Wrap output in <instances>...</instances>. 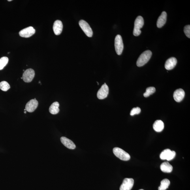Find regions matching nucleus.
<instances>
[{"instance_id": "1", "label": "nucleus", "mask_w": 190, "mask_h": 190, "mask_svg": "<svg viewBox=\"0 0 190 190\" xmlns=\"http://www.w3.org/2000/svg\"><path fill=\"white\" fill-rule=\"evenodd\" d=\"M152 53L151 51L147 50L143 52L137 61V65L139 67H142L148 62L150 59Z\"/></svg>"}, {"instance_id": "2", "label": "nucleus", "mask_w": 190, "mask_h": 190, "mask_svg": "<svg viewBox=\"0 0 190 190\" xmlns=\"http://www.w3.org/2000/svg\"><path fill=\"white\" fill-rule=\"evenodd\" d=\"M144 24V19L141 16H138L136 19L134 23V27L133 34L134 36H137L141 33L140 29L142 28Z\"/></svg>"}, {"instance_id": "3", "label": "nucleus", "mask_w": 190, "mask_h": 190, "mask_svg": "<svg viewBox=\"0 0 190 190\" xmlns=\"http://www.w3.org/2000/svg\"><path fill=\"white\" fill-rule=\"evenodd\" d=\"M113 153L116 156L123 161H127L130 159V155L120 148L116 147L113 149Z\"/></svg>"}, {"instance_id": "4", "label": "nucleus", "mask_w": 190, "mask_h": 190, "mask_svg": "<svg viewBox=\"0 0 190 190\" xmlns=\"http://www.w3.org/2000/svg\"><path fill=\"white\" fill-rule=\"evenodd\" d=\"M114 46L117 54L118 55H121L122 54L124 49V44L122 37L120 35H117L115 37Z\"/></svg>"}, {"instance_id": "5", "label": "nucleus", "mask_w": 190, "mask_h": 190, "mask_svg": "<svg viewBox=\"0 0 190 190\" xmlns=\"http://www.w3.org/2000/svg\"><path fill=\"white\" fill-rule=\"evenodd\" d=\"M176 153L175 151H171L169 149H166L163 150L160 155V158L162 160H167L170 161L174 158Z\"/></svg>"}, {"instance_id": "6", "label": "nucleus", "mask_w": 190, "mask_h": 190, "mask_svg": "<svg viewBox=\"0 0 190 190\" xmlns=\"http://www.w3.org/2000/svg\"><path fill=\"white\" fill-rule=\"evenodd\" d=\"M79 24L81 28L88 37H92L93 34L92 29L86 21L81 20L79 22Z\"/></svg>"}, {"instance_id": "7", "label": "nucleus", "mask_w": 190, "mask_h": 190, "mask_svg": "<svg viewBox=\"0 0 190 190\" xmlns=\"http://www.w3.org/2000/svg\"><path fill=\"white\" fill-rule=\"evenodd\" d=\"M35 76L34 70L31 68L25 70L23 75L22 78L24 82L28 83L31 82Z\"/></svg>"}, {"instance_id": "8", "label": "nucleus", "mask_w": 190, "mask_h": 190, "mask_svg": "<svg viewBox=\"0 0 190 190\" xmlns=\"http://www.w3.org/2000/svg\"><path fill=\"white\" fill-rule=\"evenodd\" d=\"M109 93V88L105 83L102 85L101 88L98 91L97 96L98 99H103L108 97Z\"/></svg>"}, {"instance_id": "9", "label": "nucleus", "mask_w": 190, "mask_h": 190, "mask_svg": "<svg viewBox=\"0 0 190 190\" xmlns=\"http://www.w3.org/2000/svg\"><path fill=\"white\" fill-rule=\"evenodd\" d=\"M134 180L132 178H125L121 185L120 190H131L134 185Z\"/></svg>"}, {"instance_id": "10", "label": "nucleus", "mask_w": 190, "mask_h": 190, "mask_svg": "<svg viewBox=\"0 0 190 190\" xmlns=\"http://www.w3.org/2000/svg\"><path fill=\"white\" fill-rule=\"evenodd\" d=\"M35 31L33 27H29L19 32V35L23 37L28 38L34 35Z\"/></svg>"}, {"instance_id": "11", "label": "nucleus", "mask_w": 190, "mask_h": 190, "mask_svg": "<svg viewBox=\"0 0 190 190\" xmlns=\"http://www.w3.org/2000/svg\"><path fill=\"white\" fill-rule=\"evenodd\" d=\"M38 104V102L36 99L31 100L26 104L25 109L27 112H33L37 108Z\"/></svg>"}, {"instance_id": "12", "label": "nucleus", "mask_w": 190, "mask_h": 190, "mask_svg": "<svg viewBox=\"0 0 190 190\" xmlns=\"http://www.w3.org/2000/svg\"><path fill=\"white\" fill-rule=\"evenodd\" d=\"M185 96V92L183 89H176L174 92L173 97L174 99L177 102L182 101Z\"/></svg>"}, {"instance_id": "13", "label": "nucleus", "mask_w": 190, "mask_h": 190, "mask_svg": "<svg viewBox=\"0 0 190 190\" xmlns=\"http://www.w3.org/2000/svg\"><path fill=\"white\" fill-rule=\"evenodd\" d=\"M63 23L60 20L55 21L53 24V29L54 33L56 35H60L63 29Z\"/></svg>"}, {"instance_id": "14", "label": "nucleus", "mask_w": 190, "mask_h": 190, "mask_svg": "<svg viewBox=\"0 0 190 190\" xmlns=\"http://www.w3.org/2000/svg\"><path fill=\"white\" fill-rule=\"evenodd\" d=\"M61 142L67 148L70 149H74L76 148V145L71 140L65 137L61 138Z\"/></svg>"}, {"instance_id": "15", "label": "nucleus", "mask_w": 190, "mask_h": 190, "mask_svg": "<svg viewBox=\"0 0 190 190\" xmlns=\"http://www.w3.org/2000/svg\"><path fill=\"white\" fill-rule=\"evenodd\" d=\"M177 63V59L174 57H170L166 61L165 67L168 70H172L175 67Z\"/></svg>"}, {"instance_id": "16", "label": "nucleus", "mask_w": 190, "mask_h": 190, "mask_svg": "<svg viewBox=\"0 0 190 190\" xmlns=\"http://www.w3.org/2000/svg\"><path fill=\"white\" fill-rule=\"evenodd\" d=\"M167 14L165 11H163L158 19L157 23V27L158 28L163 27L166 22Z\"/></svg>"}, {"instance_id": "17", "label": "nucleus", "mask_w": 190, "mask_h": 190, "mask_svg": "<svg viewBox=\"0 0 190 190\" xmlns=\"http://www.w3.org/2000/svg\"><path fill=\"white\" fill-rule=\"evenodd\" d=\"M160 169L162 172L166 173L172 172L173 169L172 166L167 162H164L160 166Z\"/></svg>"}, {"instance_id": "18", "label": "nucleus", "mask_w": 190, "mask_h": 190, "mask_svg": "<svg viewBox=\"0 0 190 190\" xmlns=\"http://www.w3.org/2000/svg\"><path fill=\"white\" fill-rule=\"evenodd\" d=\"M153 129L157 132H161L163 131L164 128V124L161 120H157L153 125Z\"/></svg>"}, {"instance_id": "19", "label": "nucleus", "mask_w": 190, "mask_h": 190, "mask_svg": "<svg viewBox=\"0 0 190 190\" xmlns=\"http://www.w3.org/2000/svg\"><path fill=\"white\" fill-rule=\"evenodd\" d=\"M59 104L58 102H55L51 105L49 108V111L51 114H56L59 112Z\"/></svg>"}, {"instance_id": "20", "label": "nucleus", "mask_w": 190, "mask_h": 190, "mask_svg": "<svg viewBox=\"0 0 190 190\" xmlns=\"http://www.w3.org/2000/svg\"><path fill=\"white\" fill-rule=\"evenodd\" d=\"M170 185V181L167 179H164L161 181V185L159 187V190H166Z\"/></svg>"}, {"instance_id": "21", "label": "nucleus", "mask_w": 190, "mask_h": 190, "mask_svg": "<svg viewBox=\"0 0 190 190\" xmlns=\"http://www.w3.org/2000/svg\"><path fill=\"white\" fill-rule=\"evenodd\" d=\"M10 88V85L6 81H3L0 82V89L3 91H7Z\"/></svg>"}, {"instance_id": "22", "label": "nucleus", "mask_w": 190, "mask_h": 190, "mask_svg": "<svg viewBox=\"0 0 190 190\" xmlns=\"http://www.w3.org/2000/svg\"><path fill=\"white\" fill-rule=\"evenodd\" d=\"M156 91V89L154 87H148L146 89V92L144 94V96L145 97H148L154 93Z\"/></svg>"}, {"instance_id": "23", "label": "nucleus", "mask_w": 190, "mask_h": 190, "mask_svg": "<svg viewBox=\"0 0 190 190\" xmlns=\"http://www.w3.org/2000/svg\"><path fill=\"white\" fill-rule=\"evenodd\" d=\"M8 61V57H2L0 59V70L3 69L7 65Z\"/></svg>"}, {"instance_id": "24", "label": "nucleus", "mask_w": 190, "mask_h": 190, "mask_svg": "<svg viewBox=\"0 0 190 190\" xmlns=\"http://www.w3.org/2000/svg\"><path fill=\"white\" fill-rule=\"evenodd\" d=\"M140 112L141 109L140 108H134L132 109L130 114L131 116H133L135 114H140Z\"/></svg>"}, {"instance_id": "25", "label": "nucleus", "mask_w": 190, "mask_h": 190, "mask_svg": "<svg viewBox=\"0 0 190 190\" xmlns=\"http://www.w3.org/2000/svg\"><path fill=\"white\" fill-rule=\"evenodd\" d=\"M184 31L187 37L190 38V25H187L184 27Z\"/></svg>"}, {"instance_id": "26", "label": "nucleus", "mask_w": 190, "mask_h": 190, "mask_svg": "<svg viewBox=\"0 0 190 190\" xmlns=\"http://www.w3.org/2000/svg\"><path fill=\"white\" fill-rule=\"evenodd\" d=\"M8 2L12 1V0H8Z\"/></svg>"}, {"instance_id": "27", "label": "nucleus", "mask_w": 190, "mask_h": 190, "mask_svg": "<svg viewBox=\"0 0 190 190\" xmlns=\"http://www.w3.org/2000/svg\"><path fill=\"white\" fill-rule=\"evenodd\" d=\"M24 113H25V114H26V113H27L26 111H25L24 112Z\"/></svg>"}, {"instance_id": "28", "label": "nucleus", "mask_w": 190, "mask_h": 190, "mask_svg": "<svg viewBox=\"0 0 190 190\" xmlns=\"http://www.w3.org/2000/svg\"><path fill=\"white\" fill-rule=\"evenodd\" d=\"M144 190L143 189H140V190Z\"/></svg>"}, {"instance_id": "29", "label": "nucleus", "mask_w": 190, "mask_h": 190, "mask_svg": "<svg viewBox=\"0 0 190 190\" xmlns=\"http://www.w3.org/2000/svg\"><path fill=\"white\" fill-rule=\"evenodd\" d=\"M24 111H26V109H24Z\"/></svg>"}, {"instance_id": "30", "label": "nucleus", "mask_w": 190, "mask_h": 190, "mask_svg": "<svg viewBox=\"0 0 190 190\" xmlns=\"http://www.w3.org/2000/svg\"><path fill=\"white\" fill-rule=\"evenodd\" d=\"M23 71H24V70H23Z\"/></svg>"}, {"instance_id": "31", "label": "nucleus", "mask_w": 190, "mask_h": 190, "mask_svg": "<svg viewBox=\"0 0 190 190\" xmlns=\"http://www.w3.org/2000/svg\"><path fill=\"white\" fill-rule=\"evenodd\" d=\"M10 53V52L8 53V54H9V53Z\"/></svg>"}]
</instances>
